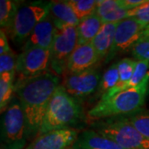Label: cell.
Listing matches in <instances>:
<instances>
[{
	"label": "cell",
	"instance_id": "obj_11",
	"mask_svg": "<svg viewBox=\"0 0 149 149\" xmlns=\"http://www.w3.org/2000/svg\"><path fill=\"white\" fill-rule=\"evenodd\" d=\"M77 139L74 129H57L38 135L26 149H74Z\"/></svg>",
	"mask_w": 149,
	"mask_h": 149
},
{
	"label": "cell",
	"instance_id": "obj_3",
	"mask_svg": "<svg viewBox=\"0 0 149 149\" xmlns=\"http://www.w3.org/2000/svg\"><path fill=\"white\" fill-rule=\"evenodd\" d=\"M80 116V104L60 85L51 99L37 136L53 130L67 128L77 122Z\"/></svg>",
	"mask_w": 149,
	"mask_h": 149
},
{
	"label": "cell",
	"instance_id": "obj_18",
	"mask_svg": "<svg viewBox=\"0 0 149 149\" xmlns=\"http://www.w3.org/2000/svg\"><path fill=\"white\" fill-rule=\"evenodd\" d=\"M16 72H6L0 74V109L1 113L5 111L13 100V95L15 92L13 80Z\"/></svg>",
	"mask_w": 149,
	"mask_h": 149
},
{
	"label": "cell",
	"instance_id": "obj_10",
	"mask_svg": "<svg viewBox=\"0 0 149 149\" xmlns=\"http://www.w3.org/2000/svg\"><path fill=\"white\" fill-rule=\"evenodd\" d=\"M100 75L94 67L77 74L65 76L62 86L70 95L75 98H84L91 95L99 87Z\"/></svg>",
	"mask_w": 149,
	"mask_h": 149
},
{
	"label": "cell",
	"instance_id": "obj_14",
	"mask_svg": "<svg viewBox=\"0 0 149 149\" xmlns=\"http://www.w3.org/2000/svg\"><path fill=\"white\" fill-rule=\"evenodd\" d=\"M74 149H123L111 139L102 136L95 130H85L78 136Z\"/></svg>",
	"mask_w": 149,
	"mask_h": 149
},
{
	"label": "cell",
	"instance_id": "obj_27",
	"mask_svg": "<svg viewBox=\"0 0 149 149\" xmlns=\"http://www.w3.org/2000/svg\"><path fill=\"white\" fill-rule=\"evenodd\" d=\"M122 8L119 0H100L98 1L95 13L102 18L113 11Z\"/></svg>",
	"mask_w": 149,
	"mask_h": 149
},
{
	"label": "cell",
	"instance_id": "obj_13",
	"mask_svg": "<svg viewBox=\"0 0 149 149\" xmlns=\"http://www.w3.org/2000/svg\"><path fill=\"white\" fill-rule=\"evenodd\" d=\"M56 32L54 22L48 14L37 24L31 35L27 38L23 50L32 47H39L51 51Z\"/></svg>",
	"mask_w": 149,
	"mask_h": 149
},
{
	"label": "cell",
	"instance_id": "obj_23",
	"mask_svg": "<svg viewBox=\"0 0 149 149\" xmlns=\"http://www.w3.org/2000/svg\"><path fill=\"white\" fill-rule=\"evenodd\" d=\"M136 61H145L149 63V35L142 36L131 50Z\"/></svg>",
	"mask_w": 149,
	"mask_h": 149
},
{
	"label": "cell",
	"instance_id": "obj_4",
	"mask_svg": "<svg viewBox=\"0 0 149 149\" xmlns=\"http://www.w3.org/2000/svg\"><path fill=\"white\" fill-rule=\"evenodd\" d=\"M2 142L4 149H22L29 138L24 111L17 98H13L2 119Z\"/></svg>",
	"mask_w": 149,
	"mask_h": 149
},
{
	"label": "cell",
	"instance_id": "obj_26",
	"mask_svg": "<svg viewBox=\"0 0 149 149\" xmlns=\"http://www.w3.org/2000/svg\"><path fill=\"white\" fill-rule=\"evenodd\" d=\"M17 56L12 50L0 55V74L6 72H16Z\"/></svg>",
	"mask_w": 149,
	"mask_h": 149
},
{
	"label": "cell",
	"instance_id": "obj_25",
	"mask_svg": "<svg viewBox=\"0 0 149 149\" xmlns=\"http://www.w3.org/2000/svg\"><path fill=\"white\" fill-rule=\"evenodd\" d=\"M128 17L134 18L143 27L149 26V0L134 9L128 10Z\"/></svg>",
	"mask_w": 149,
	"mask_h": 149
},
{
	"label": "cell",
	"instance_id": "obj_28",
	"mask_svg": "<svg viewBox=\"0 0 149 149\" xmlns=\"http://www.w3.org/2000/svg\"><path fill=\"white\" fill-rule=\"evenodd\" d=\"M123 8L126 10H132L145 3L148 0H119Z\"/></svg>",
	"mask_w": 149,
	"mask_h": 149
},
{
	"label": "cell",
	"instance_id": "obj_8",
	"mask_svg": "<svg viewBox=\"0 0 149 149\" xmlns=\"http://www.w3.org/2000/svg\"><path fill=\"white\" fill-rule=\"evenodd\" d=\"M51 67V51L39 47L22 50L17 56L16 73L18 80L35 77L48 71Z\"/></svg>",
	"mask_w": 149,
	"mask_h": 149
},
{
	"label": "cell",
	"instance_id": "obj_12",
	"mask_svg": "<svg viewBox=\"0 0 149 149\" xmlns=\"http://www.w3.org/2000/svg\"><path fill=\"white\" fill-rule=\"evenodd\" d=\"M100 60L91 42L78 44L67 61L65 70L67 74H77L92 68Z\"/></svg>",
	"mask_w": 149,
	"mask_h": 149
},
{
	"label": "cell",
	"instance_id": "obj_9",
	"mask_svg": "<svg viewBox=\"0 0 149 149\" xmlns=\"http://www.w3.org/2000/svg\"><path fill=\"white\" fill-rule=\"evenodd\" d=\"M144 29L145 27L132 17L119 22L115 32L113 46L106 56V61H111L118 54L132 50L135 43L142 37Z\"/></svg>",
	"mask_w": 149,
	"mask_h": 149
},
{
	"label": "cell",
	"instance_id": "obj_30",
	"mask_svg": "<svg viewBox=\"0 0 149 149\" xmlns=\"http://www.w3.org/2000/svg\"><path fill=\"white\" fill-rule=\"evenodd\" d=\"M149 35V26L145 27L143 32V35L142 36H148Z\"/></svg>",
	"mask_w": 149,
	"mask_h": 149
},
{
	"label": "cell",
	"instance_id": "obj_22",
	"mask_svg": "<svg viewBox=\"0 0 149 149\" xmlns=\"http://www.w3.org/2000/svg\"><path fill=\"white\" fill-rule=\"evenodd\" d=\"M136 61H137L134 59L123 58L118 62L119 79H118L117 85L113 89H117V88L121 87L125 84H127L128 81L131 80L133 71H134V68H135Z\"/></svg>",
	"mask_w": 149,
	"mask_h": 149
},
{
	"label": "cell",
	"instance_id": "obj_24",
	"mask_svg": "<svg viewBox=\"0 0 149 149\" xmlns=\"http://www.w3.org/2000/svg\"><path fill=\"white\" fill-rule=\"evenodd\" d=\"M127 119L139 133L149 139V114H134Z\"/></svg>",
	"mask_w": 149,
	"mask_h": 149
},
{
	"label": "cell",
	"instance_id": "obj_17",
	"mask_svg": "<svg viewBox=\"0 0 149 149\" xmlns=\"http://www.w3.org/2000/svg\"><path fill=\"white\" fill-rule=\"evenodd\" d=\"M102 26L103 22L101 19L95 13L80 20L79 25L76 27L78 44L91 42L100 32Z\"/></svg>",
	"mask_w": 149,
	"mask_h": 149
},
{
	"label": "cell",
	"instance_id": "obj_20",
	"mask_svg": "<svg viewBox=\"0 0 149 149\" xmlns=\"http://www.w3.org/2000/svg\"><path fill=\"white\" fill-rule=\"evenodd\" d=\"M119 74L118 70V63L111 65L102 76L100 85L98 87V91L102 95L107 92L113 89L118 82Z\"/></svg>",
	"mask_w": 149,
	"mask_h": 149
},
{
	"label": "cell",
	"instance_id": "obj_6",
	"mask_svg": "<svg viewBox=\"0 0 149 149\" xmlns=\"http://www.w3.org/2000/svg\"><path fill=\"white\" fill-rule=\"evenodd\" d=\"M95 131L123 149H149V139L139 133L127 118L102 123L96 127Z\"/></svg>",
	"mask_w": 149,
	"mask_h": 149
},
{
	"label": "cell",
	"instance_id": "obj_29",
	"mask_svg": "<svg viewBox=\"0 0 149 149\" xmlns=\"http://www.w3.org/2000/svg\"><path fill=\"white\" fill-rule=\"evenodd\" d=\"M11 48L8 44V37L6 35V31L1 29L0 31V55L5 54L10 52Z\"/></svg>",
	"mask_w": 149,
	"mask_h": 149
},
{
	"label": "cell",
	"instance_id": "obj_31",
	"mask_svg": "<svg viewBox=\"0 0 149 149\" xmlns=\"http://www.w3.org/2000/svg\"><path fill=\"white\" fill-rule=\"evenodd\" d=\"M2 149H3V148H2Z\"/></svg>",
	"mask_w": 149,
	"mask_h": 149
},
{
	"label": "cell",
	"instance_id": "obj_5",
	"mask_svg": "<svg viewBox=\"0 0 149 149\" xmlns=\"http://www.w3.org/2000/svg\"><path fill=\"white\" fill-rule=\"evenodd\" d=\"M51 2L37 1L20 4L8 33L14 42H25L40 22L47 16Z\"/></svg>",
	"mask_w": 149,
	"mask_h": 149
},
{
	"label": "cell",
	"instance_id": "obj_16",
	"mask_svg": "<svg viewBox=\"0 0 149 149\" xmlns=\"http://www.w3.org/2000/svg\"><path fill=\"white\" fill-rule=\"evenodd\" d=\"M118 24V22L103 24L100 32H98L96 37L91 42L92 46L95 49L97 53L99 54L100 59L107 56L111 49Z\"/></svg>",
	"mask_w": 149,
	"mask_h": 149
},
{
	"label": "cell",
	"instance_id": "obj_19",
	"mask_svg": "<svg viewBox=\"0 0 149 149\" xmlns=\"http://www.w3.org/2000/svg\"><path fill=\"white\" fill-rule=\"evenodd\" d=\"M20 3L16 1L11 0H1L0 2V25L2 29L9 30L13 20L16 17L17 13Z\"/></svg>",
	"mask_w": 149,
	"mask_h": 149
},
{
	"label": "cell",
	"instance_id": "obj_7",
	"mask_svg": "<svg viewBox=\"0 0 149 149\" xmlns=\"http://www.w3.org/2000/svg\"><path fill=\"white\" fill-rule=\"evenodd\" d=\"M77 27L65 26L56 27L52 46L51 48V68L55 74H61L70 56L78 45Z\"/></svg>",
	"mask_w": 149,
	"mask_h": 149
},
{
	"label": "cell",
	"instance_id": "obj_2",
	"mask_svg": "<svg viewBox=\"0 0 149 149\" xmlns=\"http://www.w3.org/2000/svg\"><path fill=\"white\" fill-rule=\"evenodd\" d=\"M148 86L149 72L138 86L119 92L106 100H100L88 112V117L97 120L104 118L131 114L139 111L145 103Z\"/></svg>",
	"mask_w": 149,
	"mask_h": 149
},
{
	"label": "cell",
	"instance_id": "obj_21",
	"mask_svg": "<svg viewBox=\"0 0 149 149\" xmlns=\"http://www.w3.org/2000/svg\"><path fill=\"white\" fill-rule=\"evenodd\" d=\"M69 3L79 20L95 13L98 1L95 0H69Z\"/></svg>",
	"mask_w": 149,
	"mask_h": 149
},
{
	"label": "cell",
	"instance_id": "obj_1",
	"mask_svg": "<svg viewBox=\"0 0 149 149\" xmlns=\"http://www.w3.org/2000/svg\"><path fill=\"white\" fill-rule=\"evenodd\" d=\"M58 75L52 71L15 84V93L24 111L29 138L38 134L49 103L59 85Z\"/></svg>",
	"mask_w": 149,
	"mask_h": 149
},
{
	"label": "cell",
	"instance_id": "obj_15",
	"mask_svg": "<svg viewBox=\"0 0 149 149\" xmlns=\"http://www.w3.org/2000/svg\"><path fill=\"white\" fill-rule=\"evenodd\" d=\"M51 3L49 14L56 28L65 26L77 27L79 25L80 20L75 15L69 1H52Z\"/></svg>",
	"mask_w": 149,
	"mask_h": 149
}]
</instances>
